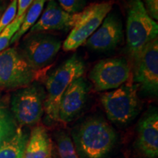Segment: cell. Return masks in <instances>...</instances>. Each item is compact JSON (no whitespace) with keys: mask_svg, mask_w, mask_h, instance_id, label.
<instances>
[{"mask_svg":"<svg viewBox=\"0 0 158 158\" xmlns=\"http://www.w3.org/2000/svg\"><path fill=\"white\" fill-rule=\"evenodd\" d=\"M73 143L79 158H105L117 141L114 128L104 118L89 117L75 127Z\"/></svg>","mask_w":158,"mask_h":158,"instance_id":"1","label":"cell"},{"mask_svg":"<svg viewBox=\"0 0 158 158\" xmlns=\"http://www.w3.org/2000/svg\"><path fill=\"white\" fill-rule=\"evenodd\" d=\"M108 119L114 123L125 125L133 120L139 112L140 101L137 86L123 84L100 97Z\"/></svg>","mask_w":158,"mask_h":158,"instance_id":"5","label":"cell"},{"mask_svg":"<svg viewBox=\"0 0 158 158\" xmlns=\"http://www.w3.org/2000/svg\"><path fill=\"white\" fill-rule=\"evenodd\" d=\"M25 15L26 13L22 16L15 18L14 21L2 31L0 34V52L7 48V47L10 45L12 37L17 32L21 25L22 24Z\"/></svg>","mask_w":158,"mask_h":158,"instance_id":"20","label":"cell"},{"mask_svg":"<svg viewBox=\"0 0 158 158\" xmlns=\"http://www.w3.org/2000/svg\"><path fill=\"white\" fill-rule=\"evenodd\" d=\"M88 92V85L82 76L71 82L61 98L59 121L68 123L73 120L84 108Z\"/></svg>","mask_w":158,"mask_h":158,"instance_id":"11","label":"cell"},{"mask_svg":"<svg viewBox=\"0 0 158 158\" xmlns=\"http://www.w3.org/2000/svg\"><path fill=\"white\" fill-rule=\"evenodd\" d=\"M131 71L124 59L112 58L99 61L89 73V78L98 92L115 89L130 78Z\"/></svg>","mask_w":158,"mask_h":158,"instance_id":"8","label":"cell"},{"mask_svg":"<svg viewBox=\"0 0 158 158\" xmlns=\"http://www.w3.org/2000/svg\"><path fill=\"white\" fill-rule=\"evenodd\" d=\"M112 7L113 3L110 2L93 3L75 13L74 26L63 43V50L73 51L84 44L101 25Z\"/></svg>","mask_w":158,"mask_h":158,"instance_id":"4","label":"cell"},{"mask_svg":"<svg viewBox=\"0 0 158 158\" xmlns=\"http://www.w3.org/2000/svg\"><path fill=\"white\" fill-rule=\"evenodd\" d=\"M46 2L47 0H34L33 1L32 4L30 5V7H29L27 13H26L25 18L23 19L22 24L21 25L17 32L12 37L10 45L13 44V43L19 40V39H21V37L34 26L40 16L43 12V7H44L45 3Z\"/></svg>","mask_w":158,"mask_h":158,"instance_id":"17","label":"cell"},{"mask_svg":"<svg viewBox=\"0 0 158 158\" xmlns=\"http://www.w3.org/2000/svg\"><path fill=\"white\" fill-rule=\"evenodd\" d=\"M56 139L59 158H79L72 139L65 132H59Z\"/></svg>","mask_w":158,"mask_h":158,"instance_id":"19","label":"cell"},{"mask_svg":"<svg viewBox=\"0 0 158 158\" xmlns=\"http://www.w3.org/2000/svg\"><path fill=\"white\" fill-rule=\"evenodd\" d=\"M50 1H54V0H47V2H50Z\"/></svg>","mask_w":158,"mask_h":158,"instance_id":"25","label":"cell"},{"mask_svg":"<svg viewBox=\"0 0 158 158\" xmlns=\"http://www.w3.org/2000/svg\"><path fill=\"white\" fill-rule=\"evenodd\" d=\"M136 147L143 157L158 158V114L156 110L149 112L140 120Z\"/></svg>","mask_w":158,"mask_h":158,"instance_id":"14","label":"cell"},{"mask_svg":"<svg viewBox=\"0 0 158 158\" xmlns=\"http://www.w3.org/2000/svg\"><path fill=\"white\" fill-rule=\"evenodd\" d=\"M34 0H18V9L17 14L15 18L22 16L23 14L27 13V10L30 7Z\"/></svg>","mask_w":158,"mask_h":158,"instance_id":"24","label":"cell"},{"mask_svg":"<svg viewBox=\"0 0 158 158\" xmlns=\"http://www.w3.org/2000/svg\"><path fill=\"white\" fill-rule=\"evenodd\" d=\"M63 10L70 14H75L82 10L86 5V0H58Z\"/></svg>","mask_w":158,"mask_h":158,"instance_id":"22","label":"cell"},{"mask_svg":"<svg viewBox=\"0 0 158 158\" xmlns=\"http://www.w3.org/2000/svg\"><path fill=\"white\" fill-rule=\"evenodd\" d=\"M134 81L143 92L157 95L158 92V40L144 48L134 62Z\"/></svg>","mask_w":158,"mask_h":158,"instance_id":"10","label":"cell"},{"mask_svg":"<svg viewBox=\"0 0 158 158\" xmlns=\"http://www.w3.org/2000/svg\"><path fill=\"white\" fill-rule=\"evenodd\" d=\"M1 11H2V7H0V13H1Z\"/></svg>","mask_w":158,"mask_h":158,"instance_id":"26","label":"cell"},{"mask_svg":"<svg viewBox=\"0 0 158 158\" xmlns=\"http://www.w3.org/2000/svg\"><path fill=\"white\" fill-rule=\"evenodd\" d=\"M37 76L35 70L16 48L0 52V88L21 89L31 84Z\"/></svg>","mask_w":158,"mask_h":158,"instance_id":"6","label":"cell"},{"mask_svg":"<svg viewBox=\"0 0 158 158\" xmlns=\"http://www.w3.org/2000/svg\"><path fill=\"white\" fill-rule=\"evenodd\" d=\"M123 37L122 25L114 15H108L101 25L86 41L88 48L97 51H108L115 48Z\"/></svg>","mask_w":158,"mask_h":158,"instance_id":"12","label":"cell"},{"mask_svg":"<svg viewBox=\"0 0 158 158\" xmlns=\"http://www.w3.org/2000/svg\"><path fill=\"white\" fill-rule=\"evenodd\" d=\"M44 94L38 86L29 85L19 89L11 98V113L20 125H34L44 113Z\"/></svg>","mask_w":158,"mask_h":158,"instance_id":"7","label":"cell"},{"mask_svg":"<svg viewBox=\"0 0 158 158\" xmlns=\"http://www.w3.org/2000/svg\"><path fill=\"white\" fill-rule=\"evenodd\" d=\"M74 23V14L63 10L55 1H50L40 19L30 29L29 35L52 30L67 31L72 29Z\"/></svg>","mask_w":158,"mask_h":158,"instance_id":"13","label":"cell"},{"mask_svg":"<svg viewBox=\"0 0 158 158\" xmlns=\"http://www.w3.org/2000/svg\"><path fill=\"white\" fill-rule=\"evenodd\" d=\"M25 40L21 54L35 70L50 64L62 47V42L54 36L40 33L29 35Z\"/></svg>","mask_w":158,"mask_h":158,"instance_id":"9","label":"cell"},{"mask_svg":"<svg viewBox=\"0 0 158 158\" xmlns=\"http://www.w3.org/2000/svg\"><path fill=\"white\" fill-rule=\"evenodd\" d=\"M158 24L149 16L142 0H128L127 50L135 62L147 45L157 38Z\"/></svg>","mask_w":158,"mask_h":158,"instance_id":"2","label":"cell"},{"mask_svg":"<svg viewBox=\"0 0 158 158\" xmlns=\"http://www.w3.org/2000/svg\"><path fill=\"white\" fill-rule=\"evenodd\" d=\"M29 137L27 132L18 128L15 135L0 147V158H24Z\"/></svg>","mask_w":158,"mask_h":158,"instance_id":"16","label":"cell"},{"mask_svg":"<svg viewBox=\"0 0 158 158\" xmlns=\"http://www.w3.org/2000/svg\"><path fill=\"white\" fill-rule=\"evenodd\" d=\"M51 143L48 132L42 125H37L29 135L24 158H51Z\"/></svg>","mask_w":158,"mask_h":158,"instance_id":"15","label":"cell"},{"mask_svg":"<svg viewBox=\"0 0 158 158\" xmlns=\"http://www.w3.org/2000/svg\"><path fill=\"white\" fill-rule=\"evenodd\" d=\"M18 9V0H12L5 13L0 18V34L7 26L14 21L16 17Z\"/></svg>","mask_w":158,"mask_h":158,"instance_id":"21","label":"cell"},{"mask_svg":"<svg viewBox=\"0 0 158 158\" xmlns=\"http://www.w3.org/2000/svg\"><path fill=\"white\" fill-rule=\"evenodd\" d=\"M85 71L84 62L73 55L51 73L45 82L47 94L44 101V112L50 121H59L61 98L70 83L81 77Z\"/></svg>","mask_w":158,"mask_h":158,"instance_id":"3","label":"cell"},{"mask_svg":"<svg viewBox=\"0 0 158 158\" xmlns=\"http://www.w3.org/2000/svg\"><path fill=\"white\" fill-rule=\"evenodd\" d=\"M19 127L10 110L0 107V147L15 135Z\"/></svg>","mask_w":158,"mask_h":158,"instance_id":"18","label":"cell"},{"mask_svg":"<svg viewBox=\"0 0 158 158\" xmlns=\"http://www.w3.org/2000/svg\"><path fill=\"white\" fill-rule=\"evenodd\" d=\"M147 12L150 17L155 21L158 20V0H144Z\"/></svg>","mask_w":158,"mask_h":158,"instance_id":"23","label":"cell"}]
</instances>
